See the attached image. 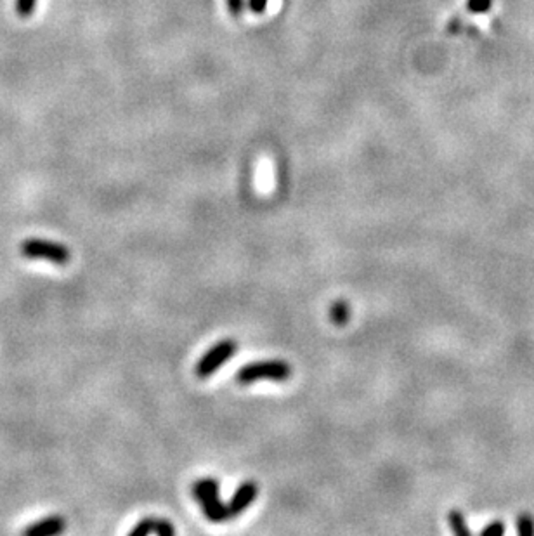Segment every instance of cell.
Here are the masks:
<instances>
[{"instance_id":"7c38bea8","label":"cell","mask_w":534,"mask_h":536,"mask_svg":"<svg viewBox=\"0 0 534 536\" xmlns=\"http://www.w3.org/2000/svg\"><path fill=\"white\" fill-rule=\"evenodd\" d=\"M507 531V526H505L503 521H493V523L487 524L486 528L480 530V535L483 536H501Z\"/></svg>"},{"instance_id":"8fae6325","label":"cell","mask_w":534,"mask_h":536,"mask_svg":"<svg viewBox=\"0 0 534 536\" xmlns=\"http://www.w3.org/2000/svg\"><path fill=\"white\" fill-rule=\"evenodd\" d=\"M38 0H16V14L23 19L33 16Z\"/></svg>"},{"instance_id":"52a82bcc","label":"cell","mask_w":534,"mask_h":536,"mask_svg":"<svg viewBox=\"0 0 534 536\" xmlns=\"http://www.w3.org/2000/svg\"><path fill=\"white\" fill-rule=\"evenodd\" d=\"M66 530V519L63 516H49L31 524L24 530L26 536H54Z\"/></svg>"},{"instance_id":"5b68a950","label":"cell","mask_w":534,"mask_h":536,"mask_svg":"<svg viewBox=\"0 0 534 536\" xmlns=\"http://www.w3.org/2000/svg\"><path fill=\"white\" fill-rule=\"evenodd\" d=\"M259 495V486L254 481H245L243 485H240L234 492V495L231 496L229 503H227V510H229V517L240 516L241 512H245V509H248V505L257 500Z\"/></svg>"},{"instance_id":"4fadbf2b","label":"cell","mask_w":534,"mask_h":536,"mask_svg":"<svg viewBox=\"0 0 534 536\" xmlns=\"http://www.w3.org/2000/svg\"><path fill=\"white\" fill-rule=\"evenodd\" d=\"M491 7V0H469L470 13H484Z\"/></svg>"},{"instance_id":"3957f363","label":"cell","mask_w":534,"mask_h":536,"mask_svg":"<svg viewBox=\"0 0 534 536\" xmlns=\"http://www.w3.org/2000/svg\"><path fill=\"white\" fill-rule=\"evenodd\" d=\"M21 254L33 261H47L56 266H66L72 259L68 248L63 243L42 238H28L21 243Z\"/></svg>"},{"instance_id":"30bf717a","label":"cell","mask_w":534,"mask_h":536,"mask_svg":"<svg viewBox=\"0 0 534 536\" xmlns=\"http://www.w3.org/2000/svg\"><path fill=\"white\" fill-rule=\"evenodd\" d=\"M515 531L521 536H534V516L531 514H519L515 517Z\"/></svg>"},{"instance_id":"9c48e42d","label":"cell","mask_w":534,"mask_h":536,"mask_svg":"<svg viewBox=\"0 0 534 536\" xmlns=\"http://www.w3.org/2000/svg\"><path fill=\"white\" fill-rule=\"evenodd\" d=\"M349 316L350 309L346 300H337L332 306V309H330V320L335 325H346L347 321H349Z\"/></svg>"},{"instance_id":"6da1fadb","label":"cell","mask_w":534,"mask_h":536,"mask_svg":"<svg viewBox=\"0 0 534 536\" xmlns=\"http://www.w3.org/2000/svg\"><path fill=\"white\" fill-rule=\"evenodd\" d=\"M193 496L202 503L203 514L213 523L231 519L226 503L219 498V482L213 478L200 479L193 485Z\"/></svg>"},{"instance_id":"277c9868","label":"cell","mask_w":534,"mask_h":536,"mask_svg":"<svg viewBox=\"0 0 534 536\" xmlns=\"http://www.w3.org/2000/svg\"><path fill=\"white\" fill-rule=\"evenodd\" d=\"M236 349L238 344L233 339H224V341L217 342L213 348H210L205 355L200 357V361L195 366V373L200 378L210 377V375L216 373L224 363H227L234 356Z\"/></svg>"},{"instance_id":"8992f818","label":"cell","mask_w":534,"mask_h":536,"mask_svg":"<svg viewBox=\"0 0 534 536\" xmlns=\"http://www.w3.org/2000/svg\"><path fill=\"white\" fill-rule=\"evenodd\" d=\"M151 533L158 536H174L175 530L174 526H172V523H168V521L146 517V519L139 521V523L129 531V536H147Z\"/></svg>"},{"instance_id":"7a4b0ae2","label":"cell","mask_w":534,"mask_h":536,"mask_svg":"<svg viewBox=\"0 0 534 536\" xmlns=\"http://www.w3.org/2000/svg\"><path fill=\"white\" fill-rule=\"evenodd\" d=\"M291 377V366L283 359H266V361H255V363H248L241 368L236 373V380L240 384L248 385L254 384L255 380H276L283 382Z\"/></svg>"},{"instance_id":"ba28073f","label":"cell","mask_w":534,"mask_h":536,"mask_svg":"<svg viewBox=\"0 0 534 536\" xmlns=\"http://www.w3.org/2000/svg\"><path fill=\"white\" fill-rule=\"evenodd\" d=\"M448 524H449V528H451V531L455 535H458V536L472 535V531H470L469 524H467L465 514L460 512V510L453 509L451 512L448 514Z\"/></svg>"}]
</instances>
